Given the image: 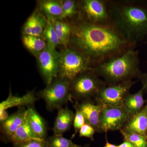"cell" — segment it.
I'll return each mask as SVG.
<instances>
[{
  "instance_id": "8fae6325",
  "label": "cell",
  "mask_w": 147,
  "mask_h": 147,
  "mask_svg": "<svg viewBox=\"0 0 147 147\" xmlns=\"http://www.w3.org/2000/svg\"><path fill=\"white\" fill-rule=\"evenodd\" d=\"M48 23L47 18L36 8L24 24L22 34L35 36L45 39L44 33Z\"/></svg>"
},
{
  "instance_id": "d6986e66",
  "label": "cell",
  "mask_w": 147,
  "mask_h": 147,
  "mask_svg": "<svg viewBox=\"0 0 147 147\" xmlns=\"http://www.w3.org/2000/svg\"><path fill=\"white\" fill-rule=\"evenodd\" d=\"M144 88L133 94H129L124 101V108L130 117L139 113L144 108L146 102L144 98Z\"/></svg>"
},
{
  "instance_id": "3957f363",
  "label": "cell",
  "mask_w": 147,
  "mask_h": 147,
  "mask_svg": "<svg viewBox=\"0 0 147 147\" xmlns=\"http://www.w3.org/2000/svg\"><path fill=\"white\" fill-rule=\"evenodd\" d=\"M93 69L108 85L139 79L143 74L139 67L138 52L134 48L96 66Z\"/></svg>"
},
{
  "instance_id": "44dd1931",
  "label": "cell",
  "mask_w": 147,
  "mask_h": 147,
  "mask_svg": "<svg viewBox=\"0 0 147 147\" xmlns=\"http://www.w3.org/2000/svg\"><path fill=\"white\" fill-rule=\"evenodd\" d=\"M54 26L60 45L67 47L71 34L70 22L68 20L57 19L54 21Z\"/></svg>"
},
{
  "instance_id": "7c38bea8",
  "label": "cell",
  "mask_w": 147,
  "mask_h": 147,
  "mask_svg": "<svg viewBox=\"0 0 147 147\" xmlns=\"http://www.w3.org/2000/svg\"><path fill=\"white\" fill-rule=\"evenodd\" d=\"M74 105L83 114L86 123L92 127L96 132L99 133L101 105L96 101L94 102L92 99L76 102Z\"/></svg>"
},
{
  "instance_id": "ba28073f",
  "label": "cell",
  "mask_w": 147,
  "mask_h": 147,
  "mask_svg": "<svg viewBox=\"0 0 147 147\" xmlns=\"http://www.w3.org/2000/svg\"><path fill=\"white\" fill-rule=\"evenodd\" d=\"M79 1V16L87 21L97 24H111L106 1Z\"/></svg>"
},
{
  "instance_id": "6da1fadb",
  "label": "cell",
  "mask_w": 147,
  "mask_h": 147,
  "mask_svg": "<svg viewBox=\"0 0 147 147\" xmlns=\"http://www.w3.org/2000/svg\"><path fill=\"white\" fill-rule=\"evenodd\" d=\"M68 21L71 34L67 47L82 53L89 61L92 68L135 47L112 24H93L79 15Z\"/></svg>"
},
{
  "instance_id": "f1b7e54d",
  "label": "cell",
  "mask_w": 147,
  "mask_h": 147,
  "mask_svg": "<svg viewBox=\"0 0 147 147\" xmlns=\"http://www.w3.org/2000/svg\"><path fill=\"white\" fill-rule=\"evenodd\" d=\"M95 132L96 131L92 127L85 123L79 129V137L89 138L91 141H93L94 140V136Z\"/></svg>"
},
{
  "instance_id": "5b68a950",
  "label": "cell",
  "mask_w": 147,
  "mask_h": 147,
  "mask_svg": "<svg viewBox=\"0 0 147 147\" xmlns=\"http://www.w3.org/2000/svg\"><path fill=\"white\" fill-rule=\"evenodd\" d=\"M38 95L45 100L47 110H59L68 101L72 102L70 81L58 76L40 90Z\"/></svg>"
},
{
  "instance_id": "4316f807",
  "label": "cell",
  "mask_w": 147,
  "mask_h": 147,
  "mask_svg": "<svg viewBox=\"0 0 147 147\" xmlns=\"http://www.w3.org/2000/svg\"><path fill=\"white\" fill-rule=\"evenodd\" d=\"M74 107L75 110V117L73 123L74 131L71 139L74 138L76 134L79 132V129L86 123L85 118L82 112L75 105H74Z\"/></svg>"
},
{
  "instance_id": "5bb4252c",
  "label": "cell",
  "mask_w": 147,
  "mask_h": 147,
  "mask_svg": "<svg viewBox=\"0 0 147 147\" xmlns=\"http://www.w3.org/2000/svg\"><path fill=\"white\" fill-rule=\"evenodd\" d=\"M121 129L126 133L134 132L147 136V100L142 110L129 117Z\"/></svg>"
},
{
  "instance_id": "603a6c76",
  "label": "cell",
  "mask_w": 147,
  "mask_h": 147,
  "mask_svg": "<svg viewBox=\"0 0 147 147\" xmlns=\"http://www.w3.org/2000/svg\"><path fill=\"white\" fill-rule=\"evenodd\" d=\"M63 13L61 20H70L79 14V1L75 0H61Z\"/></svg>"
},
{
  "instance_id": "1f68e13d",
  "label": "cell",
  "mask_w": 147,
  "mask_h": 147,
  "mask_svg": "<svg viewBox=\"0 0 147 147\" xmlns=\"http://www.w3.org/2000/svg\"><path fill=\"white\" fill-rule=\"evenodd\" d=\"M103 147H118V146L110 144L108 142L107 137H106V144Z\"/></svg>"
},
{
  "instance_id": "d6a6232c",
  "label": "cell",
  "mask_w": 147,
  "mask_h": 147,
  "mask_svg": "<svg viewBox=\"0 0 147 147\" xmlns=\"http://www.w3.org/2000/svg\"><path fill=\"white\" fill-rule=\"evenodd\" d=\"M76 147H89V145L87 144L85 145V146H79V145H77V146H76Z\"/></svg>"
},
{
  "instance_id": "ac0fdd59",
  "label": "cell",
  "mask_w": 147,
  "mask_h": 147,
  "mask_svg": "<svg viewBox=\"0 0 147 147\" xmlns=\"http://www.w3.org/2000/svg\"><path fill=\"white\" fill-rule=\"evenodd\" d=\"M36 8L47 20L55 21L62 14L61 0H39L37 1Z\"/></svg>"
},
{
  "instance_id": "484cf974",
  "label": "cell",
  "mask_w": 147,
  "mask_h": 147,
  "mask_svg": "<svg viewBox=\"0 0 147 147\" xmlns=\"http://www.w3.org/2000/svg\"><path fill=\"white\" fill-rule=\"evenodd\" d=\"M46 141L48 147H76L77 146L70 139L65 138L63 135L54 134L47 138Z\"/></svg>"
},
{
  "instance_id": "4fadbf2b",
  "label": "cell",
  "mask_w": 147,
  "mask_h": 147,
  "mask_svg": "<svg viewBox=\"0 0 147 147\" xmlns=\"http://www.w3.org/2000/svg\"><path fill=\"white\" fill-rule=\"evenodd\" d=\"M26 113L27 109L24 107H19L16 113L1 122V133L3 141L9 142L11 137L24 123Z\"/></svg>"
},
{
  "instance_id": "83f0119b",
  "label": "cell",
  "mask_w": 147,
  "mask_h": 147,
  "mask_svg": "<svg viewBox=\"0 0 147 147\" xmlns=\"http://www.w3.org/2000/svg\"><path fill=\"white\" fill-rule=\"evenodd\" d=\"M13 147H48L46 140L33 139L13 145Z\"/></svg>"
},
{
  "instance_id": "f546056e",
  "label": "cell",
  "mask_w": 147,
  "mask_h": 147,
  "mask_svg": "<svg viewBox=\"0 0 147 147\" xmlns=\"http://www.w3.org/2000/svg\"><path fill=\"white\" fill-rule=\"evenodd\" d=\"M142 82L143 86L144 88V90L147 92V74H142L139 78Z\"/></svg>"
},
{
  "instance_id": "836d02e7",
  "label": "cell",
  "mask_w": 147,
  "mask_h": 147,
  "mask_svg": "<svg viewBox=\"0 0 147 147\" xmlns=\"http://www.w3.org/2000/svg\"></svg>"
},
{
  "instance_id": "9a60e30c",
  "label": "cell",
  "mask_w": 147,
  "mask_h": 147,
  "mask_svg": "<svg viewBox=\"0 0 147 147\" xmlns=\"http://www.w3.org/2000/svg\"><path fill=\"white\" fill-rule=\"evenodd\" d=\"M37 99L34 91L28 92L21 96H16L13 95L10 88L8 97L0 104V115L13 107L32 106Z\"/></svg>"
},
{
  "instance_id": "30bf717a",
  "label": "cell",
  "mask_w": 147,
  "mask_h": 147,
  "mask_svg": "<svg viewBox=\"0 0 147 147\" xmlns=\"http://www.w3.org/2000/svg\"><path fill=\"white\" fill-rule=\"evenodd\" d=\"M101 105L99 133L121 129L130 117L125 108Z\"/></svg>"
},
{
  "instance_id": "7402d4cb",
  "label": "cell",
  "mask_w": 147,
  "mask_h": 147,
  "mask_svg": "<svg viewBox=\"0 0 147 147\" xmlns=\"http://www.w3.org/2000/svg\"><path fill=\"white\" fill-rule=\"evenodd\" d=\"M33 139H40L36 137L31 128L27 119L26 113L24 123L11 137L9 142L13 143V145H16Z\"/></svg>"
},
{
  "instance_id": "52a82bcc",
  "label": "cell",
  "mask_w": 147,
  "mask_h": 147,
  "mask_svg": "<svg viewBox=\"0 0 147 147\" xmlns=\"http://www.w3.org/2000/svg\"><path fill=\"white\" fill-rule=\"evenodd\" d=\"M135 83L131 80L117 84H105L99 90L95 100L103 106L124 107L125 99Z\"/></svg>"
},
{
  "instance_id": "ffe728a7",
  "label": "cell",
  "mask_w": 147,
  "mask_h": 147,
  "mask_svg": "<svg viewBox=\"0 0 147 147\" xmlns=\"http://www.w3.org/2000/svg\"><path fill=\"white\" fill-rule=\"evenodd\" d=\"M23 45L28 51L36 58L47 47L45 39L30 35H22Z\"/></svg>"
},
{
  "instance_id": "e0dca14e",
  "label": "cell",
  "mask_w": 147,
  "mask_h": 147,
  "mask_svg": "<svg viewBox=\"0 0 147 147\" xmlns=\"http://www.w3.org/2000/svg\"><path fill=\"white\" fill-rule=\"evenodd\" d=\"M27 117L29 125L35 135L38 139H47V128L44 119L32 106H28Z\"/></svg>"
},
{
  "instance_id": "cb8c5ba5",
  "label": "cell",
  "mask_w": 147,
  "mask_h": 147,
  "mask_svg": "<svg viewBox=\"0 0 147 147\" xmlns=\"http://www.w3.org/2000/svg\"><path fill=\"white\" fill-rule=\"evenodd\" d=\"M48 25L44 33L45 38L47 47L53 49L60 45L57 36L54 28V21L48 20Z\"/></svg>"
},
{
  "instance_id": "d4e9b609",
  "label": "cell",
  "mask_w": 147,
  "mask_h": 147,
  "mask_svg": "<svg viewBox=\"0 0 147 147\" xmlns=\"http://www.w3.org/2000/svg\"><path fill=\"white\" fill-rule=\"evenodd\" d=\"M123 137L124 141H127L132 144L134 147H147V136L137 133H127L120 130Z\"/></svg>"
},
{
  "instance_id": "277c9868",
  "label": "cell",
  "mask_w": 147,
  "mask_h": 147,
  "mask_svg": "<svg viewBox=\"0 0 147 147\" xmlns=\"http://www.w3.org/2000/svg\"><path fill=\"white\" fill-rule=\"evenodd\" d=\"M105 84L100 80L93 69L80 74L70 81V92L72 100L80 102L95 98Z\"/></svg>"
},
{
  "instance_id": "8992f818",
  "label": "cell",
  "mask_w": 147,
  "mask_h": 147,
  "mask_svg": "<svg viewBox=\"0 0 147 147\" xmlns=\"http://www.w3.org/2000/svg\"><path fill=\"white\" fill-rule=\"evenodd\" d=\"M60 53V65L58 76L71 81L80 74L93 69L84 55L71 47H64Z\"/></svg>"
},
{
  "instance_id": "4dcf8cb0",
  "label": "cell",
  "mask_w": 147,
  "mask_h": 147,
  "mask_svg": "<svg viewBox=\"0 0 147 147\" xmlns=\"http://www.w3.org/2000/svg\"><path fill=\"white\" fill-rule=\"evenodd\" d=\"M118 147H134V145L130 142L124 141L123 143L118 146Z\"/></svg>"
},
{
  "instance_id": "7a4b0ae2",
  "label": "cell",
  "mask_w": 147,
  "mask_h": 147,
  "mask_svg": "<svg viewBox=\"0 0 147 147\" xmlns=\"http://www.w3.org/2000/svg\"><path fill=\"white\" fill-rule=\"evenodd\" d=\"M111 24L133 46L147 34V5L136 1H106Z\"/></svg>"
},
{
  "instance_id": "9c48e42d",
  "label": "cell",
  "mask_w": 147,
  "mask_h": 147,
  "mask_svg": "<svg viewBox=\"0 0 147 147\" xmlns=\"http://www.w3.org/2000/svg\"><path fill=\"white\" fill-rule=\"evenodd\" d=\"M38 69L46 84L58 77L60 65V53L46 47L36 58Z\"/></svg>"
},
{
  "instance_id": "2e32d148",
  "label": "cell",
  "mask_w": 147,
  "mask_h": 147,
  "mask_svg": "<svg viewBox=\"0 0 147 147\" xmlns=\"http://www.w3.org/2000/svg\"><path fill=\"white\" fill-rule=\"evenodd\" d=\"M75 114L67 107L58 110L53 130L54 134L63 135L73 124Z\"/></svg>"
}]
</instances>
